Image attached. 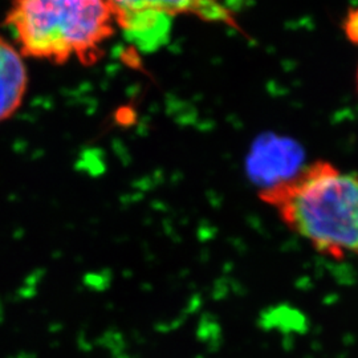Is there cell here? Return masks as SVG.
<instances>
[{
  "label": "cell",
  "instance_id": "6da1fadb",
  "mask_svg": "<svg viewBox=\"0 0 358 358\" xmlns=\"http://www.w3.org/2000/svg\"><path fill=\"white\" fill-rule=\"evenodd\" d=\"M259 198L321 255L358 259L357 176L316 161L263 187Z\"/></svg>",
  "mask_w": 358,
  "mask_h": 358
},
{
  "label": "cell",
  "instance_id": "7a4b0ae2",
  "mask_svg": "<svg viewBox=\"0 0 358 358\" xmlns=\"http://www.w3.org/2000/svg\"><path fill=\"white\" fill-rule=\"evenodd\" d=\"M28 59L96 64L118 31L110 0H10L4 19Z\"/></svg>",
  "mask_w": 358,
  "mask_h": 358
},
{
  "label": "cell",
  "instance_id": "3957f363",
  "mask_svg": "<svg viewBox=\"0 0 358 358\" xmlns=\"http://www.w3.org/2000/svg\"><path fill=\"white\" fill-rule=\"evenodd\" d=\"M117 26L143 51H155L170 36L178 16H194L203 22L241 29L223 0H110Z\"/></svg>",
  "mask_w": 358,
  "mask_h": 358
},
{
  "label": "cell",
  "instance_id": "277c9868",
  "mask_svg": "<svg viewBox=\"0 0 358 358\" xmlns=\"http://www.w3.org/2000/svg\"><path fill=\"white\" fill-rule=\"evenodd\" d=\"M24 59L15 43L0 36V122L11 118L24 101L28 88Z\"/></svg>",
  "mask_w": 358,
  "mask_h": 358
},
{
  "label": "cell",
  "instance_id": "5b68a950",
  "mask_svg": "<svg viewBox=\"0 0 358 358\" xmlns=\"http://www.w3.org/2000/svg\"><path fill=\"white\" fill-rule=\"evenodd\" d=\"M343 31L345 34L346 38L358 45V7L349 10L343 20Z\"/></svg>",
  "mask_w": 358,
  "mask_h": 358
},
{
  "label": "cell",
  "instance_id": "8992f818",
  "mask_svg": "<svg viewBox=\"0 0 358 358\" xmlns=\"http://www.w3.org/2000/svg\"><path fill=\"white\" fill-rule=\"evenodd\" d=\"M357 88H358V69H357Z\"/></svg>",
  "mask_w": 358,
  "mask_h": 358
}]
</instances>
